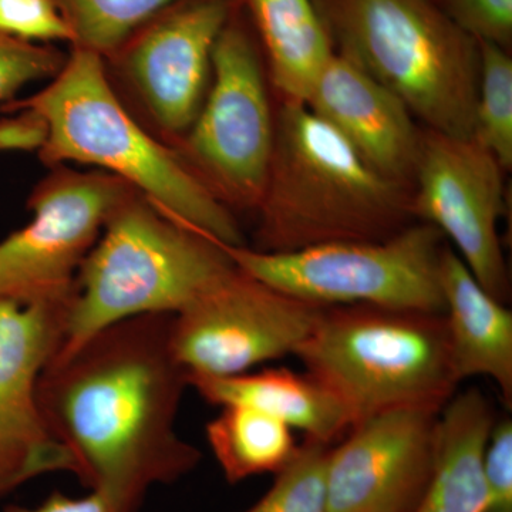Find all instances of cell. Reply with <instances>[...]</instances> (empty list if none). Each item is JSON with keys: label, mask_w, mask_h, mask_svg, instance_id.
<instances>
[{"label": "cell", "mask_w": 512, "mask_h": 512, "mask_svg": "<svg viewBox=\"0 0 512 512\" xmlns=\"http://www.w3.org/2000/svg\"><path fill=\"white\" fill-rule=\"evenodd\" d=\"M173 315L137 316L59 349L39 383L49 436L73 474L116 512H138L151 488L183 480L202 454L178 434L188 375L171 345Z\"/></svg>", "instance_id": "1"}, {"label": "cell", "mask_w": 512, "mask_h": 512, "mask_svg": "<svg viewBox=\"0 0 512 512\" xmlns=\"http://www.w3.org/2000/svg\"><path fill=\"white\" fill-rule=\"evenodd\" d=\"M8 113L30 111L45 124L40 160L50 167L92 165L143 195L165 217L225 247H244L241 225L224 202L127 110L103 57L73 49L49 86L9 101Z\"/></svg>", "instance_id": "2"}, {"label": "cell", "mask_w": 512, "mask_h": 512, "mask_svg": "<svg viewBox=\"0 0 512 512\" xmlns=\"http://www.w3.org/2000/svg\"><path fill=\"white\" fill-rule=\"evenodd\" d=\"M256 251L380 241L414 222L412 188L383 177L305 103H281Z\"/></svg>", "instance_id": "3"}, {"label": "cell", "mask_w": 512, "mask_h": 512, "mask_svg": "<svg viewBox=\"0 0 512 512\" xmlns=\"http://www.w3.org/2000/svg\"><path fill=\"white\" fill-rule=\"evenodd\" d=\"M340 53L392 90L424 128L473 137L480 49L434 0H318Z\"/></svg>", "instance_id": "4"}, {"label": "cell", "mask_w": 512, "mask_h": 512, "mask_svg": "<svg viewBox=\"0 0 512 512\" xmlns=\"http://www.w3.org/2000/svg\"><path fill=\"white\" fill-rule=\"evenodd\" d=\"M234 268L224 245L131 192L111 212L77 274L60 349L123 320L175 315Z\"/></svg>", "instance_id": "5"}, {"label": "cell", "mask_w": 512, "mask_h": 512, "mask_svg": "<svg viewBox=\"0 0 512 512\" xmlns=\"http://www.w3.org/2000/svg\"><path fill=\"white\" fill-rule=\"evenodd\" d=\"M293 356L352 423L402 407L441 410L456 394L443 313L325 306Z\"/></svg>", "instance_id": "6"}, {"label": "cell", "mask_w": 512, "mask_h": 512, "mask_svg": "<svg viewBox=\"0 0 512 512\" xmlns=\"http://www.w3.org/2000/svg\"><path fill=\"white\" fill-rule=\"evenodd\" d=\"M443 234L412 222L380 241H343L292 252L225 247L241 271L315 305H367L444 313L440 285Z\"/></svg>", "instance_id": "7"}, {"label": "cell", "mask_w": 512, "mask_h": 512, "mask_svg": "<svg viewBox=\"0 0 512 512\" xmlns=\"http://www.w3.org/2000/svg\"><path fill=\"white\" fill-rule=\"evenodd\" d=\"M264 53L242 5L212 52L210 89L175 150L229 210L258 208L275 144Z\"/></svg>", "instance_id": "8"}, {"label": "cell", "mask_w": 512, "mask_h": 512, "mask_svg": "<svg viewBox=\"0 0 512 512\" xmlns=\"http://www.w3.org/2000/svg\"><path fill=\"white\" fill-rule=\"evenodd\" d=\"M53 168L30 195L32 221L0 242V302L72 301L111 212L136 191L104 171Z\"/></svg>", "instance_id": "9"}, {"label": "cell", "mask_w": 512, "mask_h": 512, "mask_svg": "<svg viewBox=\"0 0 512 512\" xmlns=\"http://www.w3.org/2000/svg\"><path fill=\"white\" fill-rule=\"evenodd\" d=\"M323 306L279 291L237 265L171 320V345L190 379L231 377L293 355Z\"/></svg>", "instance_id": "10"}, {"label": "cell", "mask_w": 512, "mask_h": 512, "mask_svg": "<svg viewBox=\"0 0 512 512\" xmlns=\"http://www.w3.org/2000/svg\"><path fill=\"white\" fill-rule=\"evenodd\" d=\"M505 170L474 140L423 128L412 188L414 220L450 239L478 284L497 301L510 298L501 245Z\"/></svg>", "instance_id": "11"}, {"label": "cell", "mask_w": 512, "mask_h": 512, "mask_svg": "<svg viewBox=\"0 0 512 512\" xmlns=\"http://www.w3.org/2000/svg\"><path fill=\"white\" fill-rule=\"evenodd\" d=\"M241 0H180L104 60L165 137L181 140L210 89L212 52ZM174 146V144H173Z\"/></svg>", "instance_id": "12"}, {"label": "cell", "mask_w": 512, "mask_h": 512, "mask_svg": "<svg viewBox=\"0 0 512 512\" xmlns=\"http://www.w3.org/2000/svg\"><path fill=\"white\" fill-rule=\"evenodd\" d=\"M439 413L402 407L352 424L329 450V512H412L433 467Z\"/></svg>", "instance_id": "13"}, {"label": "cell", "mask_w": 512, "mask_h": 512, "mask_svg": "<svg viewBox=\"0 0 512 512\" xmlns=\"http://www.w3.org/2000/svg\"><path fill=\"white\" fill-rule=\"evenodd\" d=\"M72 301L0 302V477L73 473L72 458L47 433L37 404V383L62 346Z\"/></svg>", "instance_id": "14"}, {"label": "cell", "mask_w": 512, "mask_h": 512, "mask_svg": "<svg viewBox=\"0 0 512 512\" xmlns=\"http://www.w3.org/2000/svg\"><path fill=\"white\" fill-rule=\"evenodd\" d=\"M305 104L373 170L413 188L423 128L392 90L335 50Z\"/></svg>", "instance_id": "15"}, {"label": "cell", "mask_w": 512, "mask_h": 512, "mask_svg": "<svg viewBox=\"0 0 512 512\" xmlns=\"http://www.w3.org/2000/svg\"><path fill=\"white\" fill-rule=\"evenodd\" d=\"M451 365L458 383L488 377L512 404V312L493 298L454 249L444 247L440 261Z\"/></svg>", "instance_id": "16"}, {"label": "cell", "mask_w": 512, "mask_h": 512, "mask_svg": "<svg viewBox=\"0 0 512 512\" xmlns=\"http://www.w3.org/2000/svg\"><path fill=\"white\" fill-rule=\"evenodd\" d=\"M497 421L480 389L454 394L437 417L433 467L412 512H483L485 453Z\"/></svg>", "instance_id": "17"}, {"label": "cell", "mask_w": 512, "mask_h": 512, "mask_svg": "<svg viewBox=\"0 0 512 512\" xmlns=\"http://www.w3.org/2000/svg\"><path fill=\"white\" fill-rule=\"evenodd\" d=\"M190 387L214 406L258 410L302 431L306 440L329 446L353 424L338 397L308 372L264 369L231 377H195Z\"/></svg>", "instance_id": "18"}, {"label": "cell", "mask_w": 512, "mask_h": 512, "mask_svg": "<svg viewBox=\"0 0 512 512\" xmlns=\"http://www.w3.org/2000/svg\"><path fill=\"white\" fill-rule=\"evenodd\" d=\"M281 103H306L335 53L318 0H241Z\"/></svg>", "instance_id": "19"}, {"label": "cell", "mask_w": 512, "mask_h": 512, "mask_svg": "<svg viewBox=\"0 0 512 512\" xmlns=\"http://www.w3.org/2000/svg\"><path fill=\"white\" fill-rule=\"evenodd\" d=\"M218 466L228 483L237 484L262 474H278L298 454L291 427L242 406L221 407L205 427Z\"/></svg>", "instance_id": "20"}, {"label": "cell", "mask_w": 512, "mask_h": 512, "mask_svg": "<svg viewBox=\"0 0 512 512\" xmlns=\"http://www.w3.org/2000/svg\"><path fill=\"white\" fill-rule=\"evenodd\" d=\"M72 30L73 49L104 60L158 13L180 0H56Z\"/></svg>", "instance_id": "21"}, {"label": "cell", "mask_w": 512, "mask_h": 512, "mask_svg": "<svg viewBox=\"0 0 512 512\" xmlns=\"http://www.w3.org/2000/svg\"><path fill=\"white\" fill-rule=\"evenodd\" d=\"M480 76L473 138L487 148L505 173L512 167V57L494 43L477 40Z\"/></svg>", "instance_id": "22"}, {"label": "cell", "mask_w": 512, "mask_h": 512, "mask_svg": "<svg viewBox=\"0 0 512 512\" xmlns=\"http://www.w3.org/2000/svg\"><path fill=\"white\" fill-rule=\"evenodd\" d=\"M329 444L306 440L268 491L242 512H329L326 464Z\"/></svg>", "instance_id": "23"}, {"label": "cell", "mask_w": 512, "mask_h": 512, "mask_svg": "<svg viewBox=\"0 0 512 512\" xmlns=\"http://www.w3.org/2000/svg\"><path fill=\"white\" fill-rule=\"evenodd\" d=\"M66 60L55 45L0 37V101L9 103L28 84L53 79Z\"/></svg>", "instance_id": "24"}, {"label": "cell", "mask_w": 512, "mask_h": 512, "mask_svg": "<svg viewBox=\"0 0 512 512\" xmlns=\"http://www.w3.org/2000/svg\"><path fill=\"white\" fill-rule=\"evenodd\" d=\"M0 37L22 42L73 45L56 0H0Z\"/></svg>", "instance_id": "25"}, {"label": "cell", "mask_w": 512, "mask_h": 512, "mask_svg": "<svg viewBox=\"0 0 512 512\" xmlns=\"http://www.w3.org/2000/svg\"><path fill=\"white\" fill-rule=\"evenodd\" d=\"M434 3L467 35L511 52L512 0H434Z\"/></svg>", "instance_id": "26"}, {"label": "cell", "mask_w": 512, "mask_h": 512, "mask_svg": "<svg viewBox=\"0 0 512 512\" xmlns=\"http://www.w3.org/2000/svg\"><path fill=\"white\" fill-rule=\"evenodd\" d=\"M487 493L483 512H512V420L495 421L485 453Z\"/></svg>", "instance_id": "27"}, {"label": "cell", "mask_w": 512, "mask_h": 512, "mask_svg": "<svg viewBox=\"0 0 512 512\" xmlns=\"http://www.w3.org/2000/svg\"><path fill=\"white\" fill-rule=\"evenodd\" d=\"M45 137V124L30 111H19L15 119L0 121V151L39 150Z\"/></svg>", "instance_id": "28"}, {"label": "cell", "mask_w": 512, "mask_h": 512, "mask_svg": "<svg viewBox=\"0 0 512 512\" xmlns=\"http://www.w3.org/2000/svg\"><path fill=\"white\" fill-rule=\"evenodd\" d=\"M2 512H116L107 498L97 491H90L84 497H70L62 491H53L36 507L9 504Z\"/></svg>", "instance_id": "29"}, {"label": "cell", "mask_w": 512, "mask_h": 512, "mask_svg": "<svg viewBox=\"0 0 512 512\" xmlns=\"http://www.w3.org/2000/svg\"><path fill=\"white\" fill-rule=\"evenodd\" d=\"M35 478L36 477L30 476V474H16V476L0 477V498L12 493V491H15L20 485L35 480Z\"/></svg>", "instance_id": "30"}]
</instances>
